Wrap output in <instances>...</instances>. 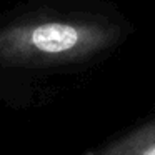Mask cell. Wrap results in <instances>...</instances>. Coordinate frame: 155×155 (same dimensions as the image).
Here are the masks:
<instances>
[{"label":"cell","instance_id":"obj_2","mask_svg":"<svg viewBox=\"0 0 155 155\" xmlns=\"http://www.w3.org/2000/svg\"><path fill=\"white\" fill-rule=\"evenodd\" d=\"M92 155H155V120L102 147Z\"/></svg>","mask_w":155,"mask_h":155},{"label":"cell","instance_id":"obj_1","mask_svg":"<svg viewBox=\"0 0 155 155\" xmlns=\"http://www.w3.org/2000/svg\"><path fill=\"white\" fill-rule=\"evenodd\" d=\"M114 32L88 22L44 20L0 30V65H57L78 62L104 50Z\"/></svg>","mask_w":155,"mask_h":155}]
</instances>
